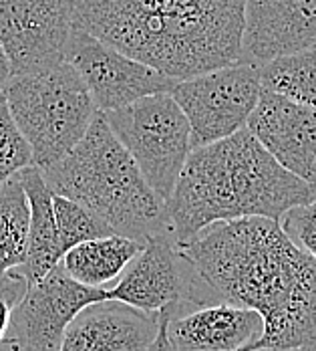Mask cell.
<instances>
[{
    "mask_svg": "<svg viewBox=\"0 0 316 351\" xmlns=\"http://www.w3.org/2000/svg\"><path fill=\"white\" fill-rule=\"evenodd\" d=\"M8 81H10V65H8V59H6V55L2 51V45H0V93L4 91Z\"/></svg>",
    "mask_w": 316,
    "mask_h": 351,
    "instance_id": "obj_24",
    "label": "cell"
},
{
    "mask_svg": "<svg viewBox=\"0 0 316 351\" xmlns=\"http://www.w3.org/2000/svg\"><path fill=\"white\" fill-rule=\"evenodd\" d=\"M105 299L107 291L75 282L59 263L40 281L27 287L12 313L6 339L21 351H59L75 315Z\"/></svg>",
    "mask_w": 316,
    "mask_h": 351,
    "instance_id": "obj_10",
    "label": "cell"
},
{
    "mask_svg": "<svg viewBox=\"0 0 316 351\" xmlns=\"http://www.w3.org/2000/svg\"><path fill=\"white\" fill-rule=\"evenodd\" d=\"M260 93V67L238 63L179 81L170 95L189 123L192 149H196L244 130Z\"/></svg>",
    "mask_w": 316,
    "mask_h": 351,
    "instance_id": "obj_7",
    "label": "cell"
},
{
    "mask_svg": "<svg viewBox=\"0 0 316 351\" xmlns=\"http://www.w3.org/2000/svg\"><path fill=\"white\" fill-rule=\"evenodd\" d=\"M27 287H29V282L25 281L23 275H18L16 271L0 277V343L8 335L12 313H14L16 305L21 303L23 295L27 293Z\"/></svg>",
    "mask_w": 316,
    "mask_h": 351,
    "instance_id": "obj_23",
    "label": "cell"
},
{
    "mask_svg": "<svg viewBox=\"0 0 316 351\" xmlns=\"http://www.w3.org/2000/svg\"><path fill=\"white\" fill-rule=\"evenodd\" d=\"M246 130L286 172L316 184V107L264 91Z\"/></svg>",
    "mask_w": 316,
    "mask_h": 351,
    "instance_id": "obj_11",
    "label": "cell"
},
{
    "mask_svg": "<svg viewBox=\"0 0 316 351\" xmlns=\"http://www.w3.org/2000/svg\"><path fill=\"white\" fill-rule=\"evenodd\" d=\"M73 25L174 81L242 63L244 0H69Z\"/></svg>",
    "mask_w": 316,
    "mask_h": 351,
    "instance_id": "obj_2",
    "label": "cell"
},
{
    "mask_svg": "<svg viewBox=\"0 0 316 351\" xmlns=\"http://www.w3.org/2000/svg\"><path fill=\"white\" fill-rule=\"evenodd\" d=\"M280 228L292 245L316 261V200L290 208L280 218Z\"/></svg>",
    "mask_w": 316,
    "mask_h": 351,
    "instance_id": "obj_22",
    "label": "cell"
},
{
    "mask_svg": "<svg viewBox=\"0 0 316 351\" xmlns=\"http://www.w3.org/2000/svg\"><path fill=\"white\" fill-rule=\"evenodd\" d=\"M141 243L109 234L83 245L73 246L61 258V267L70 279L89 289L109 291L129 263L140 254Z\"/></svg>",
    "mask_w": 316,
    "mask_h": 351,
    "instance_id": "obj_17",
    "label": "cell"
},
{
    "mask_svg": "<svg viewBox=\"0 0 316 351\" xmlns=\"http://www.w3.org/2000/svg\"><path fill=\"white\" fill-rule=\"evenodd\" d=\"M177 252L189 277L187 305L228 303L264 319L250 350L316 351V261L290 243L280 222H218Z\"/></svg>",
    "mask_w": 316,
    "mask_h": 351,
    "instance_id": "obj_1",
    "label": "cell"
},
{
    "mask_svg": "<svg viewBox=\"0 0 316 351\" xmlns=\"http://www.w3.org/2000/svg\"><path fill=\"white\" fill-rule=\"evenodd\" d=\"M53 212L59 232V248L65 254L73 246L115 234L105 222L77 202L53 194Z\"/></svg>",
    "mask_w": 316,
    "mask_h": 351,
    "instance_id": "obj_20",
    "label": "cell"
},
{
    "mask_svg": "<svg viewBox=\"0 0 316 351\" xmlns=\"http://www.w3.org/2000/svg\"><path fill=\"white\" fill-rule=\"evenodd\" d=\"M103 115L147 186L168 204L192 152L189 123L174 97L149 95Z\"/></svg>",
    "mask_w": 316,
    "mask_h": 351,
    "instance_id": "obj_6",
    "label": "cell"
},
{
    "mask_svg": "<svg viewBox=\"0 0 316 351\" xmlns=\"http://www.w3.org/2000/svg\"><path fill=\"white\" fill-rule=\"evenodd\" d=\"M33 166V154L0 93V186Z\"/></svg>",
    "mask_w": 316,
    "mask_h": 351,
    "instance_id": "obj_21",
    "label": "cell"
},
{
    "mask_svg": "<svg viewBox=\"0 0 316 351\" xmlns=\"http://www.w3.org/2000/svg\"><path fill=\"white\" fill-rule=\"evenodd\" d=\"M260 81L264 91L316 107V49L262 65Z\"/></svg>",
    "mask_w": 316,
    "mask_h": 351,
    "instance_id": "obj_19",
    "label": "cell"
},
{
    "mask_svg": "<svg viewBox=\"0 0 316 351\" xmlns=\"http://www.w3.org/2000/svg\"><path fill=\"white\" fill-rule=\"evenodd\" d=\"M65 61L83 79L99 113L117 111L133 101L172 93L177 81L119 53L107 43L73 29Z\"/></svg>",
    "mask_w": 316,
    "mask_h": 351,
    "instance_id": "obj_8",
    "label": "cell"
},
{
    "mask_svg": "<svg viewBox=\"0 0 316 351\" xmlns=\"http://www.w3.org/2000/svg\"><path fill=\"white\" fill-rule=\"evenodd\" d=\"M73 29L65 0H0V45L10 79L65 63Z\"/></svg>",
    "mask_w": 316,
    "mask_h": 351,
    "instance_id": "obj_9",
    "label": "cell"
},
{
    "mask_svg": "<svg viewBox=\"0 0 316 351\" xmlns=\"http://www.w3.org/2000/svg\"><path fill=\"white\" fill-rule=\"evenodd\" d=\"M161 313H143L119 301H97L69 323L59 351H149Z\"/></svg>",
    "mask_w": 316,
    "mask_h": 351,
    "instance_id": "obj_15",
    "label": "cell"
},
{
    "mask_svg": "<svg viewBox=\"0 0 316 351\" xmlns=\"http://www.w3.org/2000/svg\"><path fill=\"white\" fill-rule=\"evenodd\" d=\"M16 176L29 202L27 258L16 273L23 275V279L29 285H33L61 263L63 252L59 248V232L53 212V192L49 190L40 170L31 166Z\"/></svg>",
    "mask_w": 316,
    "mask_h": 351,
    "instance_id": "obj_16",
    "label": "cell"
},
{
    "mask_svg": "<svg viewBox=\"0 0 316 351\" xmlns=\"http://www.w3.org/2000/svg\"><path fill=\"white\" fill-rule=\"evenodd\" d=\"M149 351H170L168 346V339H166V329H163V315H161V327H159V333L153 341V346L149 348Z\"/></svg>",
    "mask_w": 316,
    "mask_h": 351,
    "instance_id": "obj_25",
    "label": "cell"
},
{
    "mask_svg": "<svg viewBox=\"0 0 316 351\" xmlns=\"http://www.w3.org/2000/svg\"><path fill=\"white\" fill-rule=\"evenodd\" d=\"M29 202L18 176L0 186V277L18 271L27 258Z\"/></svg>",
    "mask_w": 316,
    "mask_h": 351,
    "instance_id": "obj_18",
    "label": "cell"
},
{
    "mask_svg": "<svg viewBox=\"0 0 316 351\" xmlns=\"http://www.w3.org/2000/svg\"><path fill=\"white\" fill-rule=\"evenodd\" d=\"M2 95L40 172L63 160L99 113L83 79L67 61L12 77Z\"/></svg>",
    "mask_w": 316,
    "mask_h": 351,
    "instance_id": "obj_5",
    "label": "cell"
},
{
    "mask_svg": "<svg viewBox=\"0 0 316 351\" xmlns=\"http://www.w3.org/2000/svg\"><path fill=\"white\" fill-rule=\"evenodd\" d=\"M65 2H69V0H65Z\"/></svg>",
    "mask_w": 316,
    "mask_h": 351,
    "instance_id": "obj_28",
    "label": "cell"
},
{
    "mask_svg": "<svg viewBox=\"0 0 316 351\" xmlns=\"http://www.w3.org/2000/svg\"><path fill=\"white\" fill-rule=\"evenodd\" d=\"M246 351H274V350H246ZM294 351H300V350H294Z\"/></svg>",
    "mask_w": 316,
    "mask_h": 351,
    "instance_id": "obj_27",
    "label": "cell"
},
{
    "mask_svg": "<svg viewBox=\"0 0 316 351\" xmlns=\"http://www.w3.org/2000/svg\"><path fill=\"white\" fill-rule=\"evenodd\" d=\"M40 174L55 196L91 210L119 237L145 245L153 237L172 234L166 202L147 186L103 113L95 115L63 160Z\"/></svg>",
    "mask_w": 316,
    "mask_h": 351,
    "instance_id": "obj_4",
    "label": "cell"
},
{
    "mask_svg": "<svg viewBox=\"0 0 316 351\" xmlns=\"http://www.w3.org/2000/svg\"><path fill=\"white\" fill-rule=\"evenodd\" d=\"M315 200L316 184L286 172L244 128L189 152L166 208L179 246L211 224L242 218L280 222L290 208Z\"/></svg>",
    "mask_w": 316,
    "mask_h": 351,
    "instance_id": "obj_3",
    "label": "cell"
},
{
    "mask_svg": "<svg viewBox=\"0 0 316 351\" xmlns=\"http://www.w3.org/2000/svg\"><path fill=\"white\" fill-rule=\"evenodd\" d=\"M161 315L170 351H246L264 331L256 311L228 303H179Z\"/></svg>",
    "mask_w": 316,
    "mask_h": 351,
    "instance_id": "obj_13",
    "label": "cell"
},
{
    "mask_svg": "<svg viewBox=\"0 0 316 351\" xmlns=\"http://www.w3.org/2000/svg\"><path fill=\"white\" fill-rule=\"evenodd\" d=\"M187 269L172 234L149 239L123 275L107 291L109 301L143 313H161L187 299Z\"/></svg>",
    "mask_w": 316,
    "mask_h": 351,
    "instance_id": "obj_14",
    "label": "cell"
},
{
    "mask_svg": "<svg viewBox=\"0 0 316 351\" xmlns=\"http://www.w3.org/2000/svg\"><path fill=\"white\" fill-rule=\"evenodd\" d=\"M311 49H316V0H244L242 63L262 67Z\"/></svg>",
    "mask_w": 316,
    "mask_h": 351,
    "instance_id": "obj_12",
    "label": "cell"
},
{
    "mask_svg": "<svg viewBox=\"0 0 316 351\" xmlns=\"http://www.w3.org/2000/svg\"><path fill=\"white\" fill-rule=\"evenodd\" d=\"M0 351H21L12 341H8V339H4L2 343H0Z\"/></svg>",
    "mask_w": 316,
    "mask_h": 351,
    "instance_id": "obj_26",
    "label": "cell"
}]
</instances>
